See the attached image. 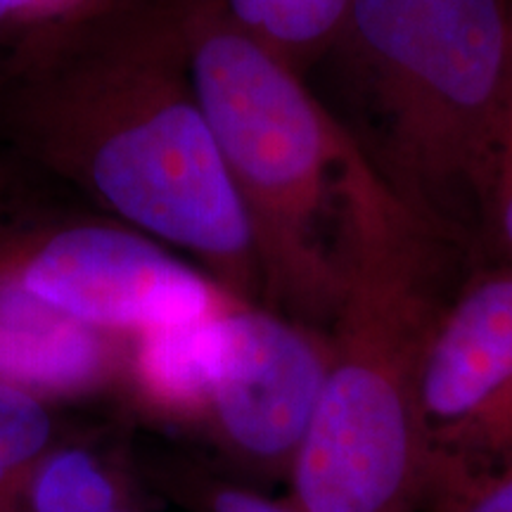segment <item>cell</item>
<instances>
[{"label": "cell", "instance_id": "cell-2", "mask_svg": "<svg viewBox=\"0 0 512 512\" xmlns=\"http://www.w3.org/2000/svg\"><path fill=\"white\" fill-rule=\"evenodd\" d=\"M344 197L330 363L287 503L299 512H413L432 498L422 358L460 268L477 259L401 204L358 150Z\"/></svg>", "mask_w": 512, "mask_h": 512}, {"label": "cell", "instance_id": "cell-10", "mask_svg": "<svg viewBox=\"0 0 512 512\" xmlns=\"http://www.w3.org/2000/svg\"><path fill=\"white\" fill-rule=\"evenodd\" d=\"M29 512H117L124 505L112 472L83 448H57L38 460L24 484Z\"/></svg>", "mask_w": 512, "mask_h": 512}, {"label": "cell", "instance_id": "cell-15", "mask_svg": "<svg viewBox=\"0 0 512 512\" xmlns=\"http://www.w3.org/2000/svg\"><path fill=\"white\" fill-rule=\"evenodd\" d=\"M209 512H299L290 503L273 501L238 486H221L211 494Z\"/></svg>", "mask_w": 512, "mask_h": 512}, {"label": "cell", "instance_id": "cell-7", "mask_svg": "<svg viewBox=\"0 0 512 512\" xmlns=\"http://www.w3.org/2000/svg\"><path fill=\"white\" fill-rule=\"evenodd\" d=\"M328 363L325 330L264 304L233 302L211 325L200 420L230 453L290 470L316 413Z\"/></svg>", "mask_w": 512, "mask_h": 512}, {"label": "cell", "instance_id": "cell-17", "mask_svg": "<svg viewBox=\"0 0 512 512\" xmlns=\"http://www.w3.org/2000/svg\"><path fill=\"white\" fill-rule=\"evenodd\" d=\"M117 512H136V510H131V508H128V505L124 503V505H121V508H119Z\"/></svg>", "mask_w": 512, "mask_h": 512}, {"label": "cell", "instance_id": "cell-16", "mask_svg": "<svg viewBox=\"0 0 512 512\" xmlns=\"http://www.w3.org/2000/svg\"><path fill=\"white\" fill-rule=\"evenodd\" d=\"M27 202L31 200L27 195V185H24L22 176L17 174L15 166L0 162V216L24 207Z\"/></svg>", "mask_w": 512, "mask_h": 512}, {"label": "cell", "instance_id": "cell-12", "mask_svg": "<svg viewBox=\"0 0 512 512\" xmlns=\"http://www.w3.org/2000/svg\"><path fill=\"white\" fill-rule=\"evenodd\" d=\"M489 259L512 264V53L489 183Z\"/></svg>", "mask_w": 512, "mask_h": 512}, {"label": "cell", "instance_id": "cell-8", "mask_svg": "<svg viewBox=\"0 0 512 512\" xmlns=\"http://www.w3.org/2000/svg\"><path fill=\"white\" fill-rule=\"evenodd\" d=\"M126 342L31 297L0 261V382L41 399L91 394L124 375Z\"/></svg>", "mask_w": 512, "mask_h": 512}, {"label": "cell", "instance_id": "cell-6", "mask_svg": "<svg viewBox=\"0 0 512 512\" xmlns=\"http://www.w3.org/2000/svg\"><path fill=\"white\" fill-rule=\"evenodd\" d=\"M420 418L432 460V498L512 460L508 261H477L446 299L422 358Z\"/></svg>", "mask_w": 512, "mask_h": 512}, {"label": "cell", "instance_id": "cell-4", "mask_svg": "<svg viewBox=\"0 0 512 512\" xmlns=\"http://www.w3.org/2000/svg\"><path fill=\"white\" fill-rule=\"evenodd\" d=\"M176 3L192 86L252 233L264 306L328 332L344 285L356 145L311 83L221 0Z\"/></svg>", "mask_w": 512, "mask_h": 512}, {"label": "cell", "instance_id": "cell-5", "mask_svg": "<svg viewBox=\"0 0 512 512\" xmlns=\"http://www.w3.org/2000/svg\"><path fill=\"white\" fill-rule=\"evenodd\" d=\"M0 261L31 297L119 337L195 323L242 302L126 223L31 202L0 216Z\"/></svg>", "mask_w": 512, "mask_h": 512}, {"label": "cell", "instance_id": "cell-13", "mask_svg": "<svg viewBox=\"0 0 512 512\" xmlns=\"http://www.w3.org/2000/svg\"><path fill=\"white\" fill-rule=\"evenodd\" d=\"M432 512H512V460L501 470L434 496Z\"/></svg>", "mask_w": 512, "mask_h": 512}, {"label": "cell", "instance_id": "cell-11", "mask_svg": "<svg viewBox=\"0 0 512 512\" xmlns=\"http://www.w3.org/2000/svg\"><path fill=\"white\" fill-rule=\"evenodd\" d=\"M53 432L46 399L0 382V512L22 498L31 470L50 451Z\"/></svg>", "mask_w": 512, "mask_h": 512}, {"label": "cell", "instance_id": "cell-3", "mask_svg": "<svg viewBox=\"0 0 512 512\" xmlns=\"http://www.w3.org/2000/svg\"><path fill=\"white\" fill-rule=\"evenodd\" d=\"M510 53L512 0H351L313 69L382 183L477 261Z\"/></svg>", "mask_w": 512, "mask_h": 512}, {"label": "cell", "instance_id": "cell-14", "mask_svg": "<svg viewBox=\"0 0 512 512\" xmlns=\"http://www.w3.org/2000/svg\"><path fill=\"white\" fill-rule=\"evenodd\" d=\"M91 3L95 0H0V48Z\"/></svg>", "mask_w": 512, "mask_h": 512}, {"label": "cell", "instance_id": "cell-9", "mask_svg": "<svg viewBox=\"0 0 512 512\" xmlns=\"http://www.w3.org/2000/svg\"><path fill=\"white\" fill-rule=\"evenodd\" d=\"M233 22L309 81L342 31L351 0H221Z\"/></svg>", "mask_w": 512, "mask_h": 512}, {"label": "cell", "instance_id": "cell-1", "mask_svg": "<svg viewBox=\"0 0 512 512\" xmlns=\"http://www.w3.org/2000/svg\"><path fill=\"white\" fill-rule=\"evenodd\" d=\"M0 143L261 299L252 233L192 86L176 0H95L0 48Z\"/></svg>", "mask_w": 512, "mask_h": 512}]
</instances>
